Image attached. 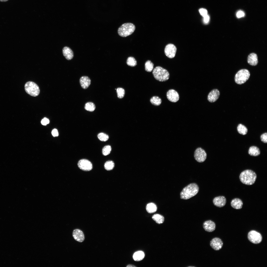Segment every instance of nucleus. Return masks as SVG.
Masks as SVG:
<instances>
[{
	"mask_svg": "<svg viewBox=\"0 0 267 267\" xmlns=\"http://www.w3.org/2000/svg\"><path fill=\"white\" fill-rule=\"evenodd\" d=\"M127 267H136V266H134V265H128L127 266Z\"/></svg>",
	"mask_w": 267,
	"mask_h": 267,
	"instance_id": "obj_40",
	"label": "nucleus"
},
{
	"mask_svg": "<svg viewBox=\"0 0 267 267\" xmlns=\"http://www.w3.org/2000/svg\"><path fill=\"white\" fill-rule=\"evenodd\" d=\"M135 28V26L132 23H124L119 28L118 30V33L120 36L125 37L132 34L134 31Z\"/></svg>",
	"mask_w": 267,
	"mask_h": 267,
	"instance_id": "obj_4",
	"label": "nucleus"
},
{
	"mask_svg": "<svg viewBox=\"0 0 267 267\" xmlns=\"http://www.w3.org/2000/svg\"><path fill=\"white\" fill-rule=\"evenodd\" d=\"M166 96L168 99L173 102H177L179 99V96L178 92L173 89L169 90L167 93Z\"/></svg>",
	"mask_w": 267,
	"mask_h": 267,
	"instance_id": "obj_11",
	"label": "nucleus"
},
{
	"mask_svg": "<svg viewBox=\"0 0 267 267\" xmlns=\"http://www.w3.org/2000/svg\"><path fill=\"white\" fill-rule=\"evenodd\" d=\"M146 210L147 212L150 213H154L156 211L157 207L156 205L154 203H148L146 206Z\"/></svg>",
	"mask_w": 267,
	"mask_h": 267,
	"instance_id": "obj_23",
	"label": "nucleus"
},
{
	"mask_svg": "<svg viewBox=\"0 0 267 267\" xmlns=\"http://www.w3.org/2000/svg\"><path fill=\"white\" fill-rule=\"evenodd\" d=\"M199 188L197 184L191 183L184 188L180 194L181 199L187 200L196 195L198 193Z\"/></svg>",
	"mask_w": 267,
	"mask_h": 267,
	"instance_id": "obj_1",
	"label": "nucleus"
},
{
	"mask_svg": "<svg viewBox=\"0 0 267 267\" xmlns=\"http://www.w3.org/2000/svg\"><path fill=\"white\" fill-rule=\"evenodd\" d=\"M24 89L28 94L32 96H37L40 93V89L38 86L32 81L27 82L25 85Z\"/></svg>",
	"mask_w": 267,
	"mask_h": 267,
	"instance_id": "obj_5",
	"label": "nucleus"
},
{
	"mask_svg": "<svg viewBox=\"0 0 267 267\" xmlns=\"http://www.w3.org/2000/svg\"><path fill=\"white\" fill-rule=\"evenodd\" d=\"M226 200L225 197L223 196L215 197L213 199V202L215 206L219 207L224 206L225 205Z\"/></svg>",
	"mask_w": 267,
	"mask_h": 267,
	"instance_id": "obj_14",
	"label": "nucleus"
},
{
	"mask_svg": "<svg viewBox=\"0 0 267 267\" xmlns=\"http://www.w3.org/2000/svg\"><path fill=\"white\" fill-rule=\"evenodd\" d=\"M98 138L101 141H105L107 140L109 138L108 135L104 133H100L97 135Z\"/></svg>",
	"mask_w": 267,
	"mask_h": 267,
	"instance_id": "obj_32",
	"label": "nucleus"
},
{
	"mask_svg": "<svg viewBox=\"0 0 267 267\" xmlns=\"http://www.w3.org/2000/svg\"><path fill=\"white\" fill-rule=\"evenodd\" d=\"M220 95V92L218 89H213L208 94V100L210 102H214L218 99Z\"/></svg>",
	"mask_w": 267,
	"mask_h": 267,
	"instance_id": "obj_13",
	"label": "nucleus"
},
{
	"mask_svg": "<svg viewBox=\"0 0 267 267\" xmlns=\"http://www.w3.org/2000/svg\"><path fill=\"white\" fill-rule=\"evenodd\" d=\"M127 65L132 67H134L137 65V62L135 59L132 57H130L127 58Z\"/></svg>",
	"mask_w": 267,
	"mask_h": 267,
	"instance_id": "obj_29",
	"label": "nucleus"
},
{
	"mask_svg": "<svg viewBox=\"0 0 267 267\" xmlns=\"http://www.w3.org/2000/svg\"><path fill=\"white\" fill-rule=\"evenodd\" d=\"M203 227L206 231L211 232L215 230L216 224L215 222L211 220H207L203 223Z\"/></svg>",
	"mask_w": 267,
	"mask_h": 267,
	"instance_id": "obj_16",
	"label": "nucleus"
},
{
	"mask_svg": "<svg viewBox=\"0 0 267 267\" xmlns=\"http://www.w3.org/2000/svg\"><path fill=\"white\" fill-rule=\"evenodd\" d=\"M199 12L200 15L203 17L207 15V11L205 9L200 8L199 10Z\"/></svg>",
	"mask_w": 267,
	"mask_h": 267,
	"instance_id": "obj_35",
	"label": "nucleus"
},
{
	"mask_svg": "<svg viewBox=\"0 0 267 267\" xmlns=\"http://www.w3.org/2000/svg\"><path fill=\"white\" fill-rule=\"evenodd\" d=\"M73 236L76 241L80 242H83L85 239L84 234L83 231L79 229L74 230L72 233Z\"/></svg>",
	"mask_w": 267,
	"mask_h": 267,
	"instance_id": "obj_15",
	"label": "nucleus"
},
{
	"mask_svg": "<svg viewBox=\"0 0 267 267\" xmlns=\"http://www.w3.org/2000/svg\"><path fill=\"white\" fill-rule=\"evenodd\" d=\"M111 149V147L109 145L105 146L104 147L102 150L103 154L105 156L107 155L110 153Z\"/></svg>",
	"mask_w": 267,
	"mask_h": 267,
	"instance_id": "obj_31",
	"label": "nucleus"
},
{
	"mask_svg": "<svg viewBox=\"0 0 267 267\" xmlns=\"http://www.w3.org/2000/svg\"><path fill=\"white\" fill-rule=\"evenodd\" d=\"M116 92L118 98L121 99L124 97L125 94V91L124 89L121 88H118L116 89Z\"/></svg>",
	"mask_w": 267,
	"mask_h": 267,
	"instance_id": "obj_33",
	"label": "nucleus"
},
{
	"mask_svg": "<svg viewBox=\"0 0 267 267\" xmlns=\"http://www.w3.org/2000/svg\"><path fill=\"white\" fill-rule=\"evenodd\" d=\"M195 159L199 162H202L206 160L207 157L206 153L205 151L200 147L197 148L194 153Z\"/></svg>",
	"mask_w": 267,
	"mask_h": 267,
	"instance_id": "obj_8",
	"label": "nucleus"
},
{
	"mask_svg": "<svg viewBox=\"0 0 267 267\" xmlns=\"http://www.w3.org/2000/svg\"><path fill=\"white\" fill-rule=\"evenodd\" d=\"M105 169L107 170H112L114 166V164L112 161H108L106 162L104 165Z\"/></svg>",
	"mask_w": 267,
	"mask_h": 267,
	"instance_id": "obj_30",
	"label": "nucleus"
},
{
	"mask_svg": "<svg viewBox=\"0 0 267 267\" xmlns=\"http://www.w3.org/2000/svg\"><path fill=\"white\" fill-rule=\"evenodd\" d=\"M176 51V47L174 44H167L164 49V52L166 55L170 58H173L175 57Z\"/></svg>",
	"mask_w": 267,
	"mask_h": 267,
	"instance_id": "obj_10",
	"label": "nucleus"
},
{
	"mask_svg": "<svg viewBox=\"0 0 267 267\" xmlns=\"http://www.w3.org/2000/svg\"><path fill=\"white\" fill-rule=\"evenodd\" d=\"M150 101L153 105L156 106H158L161 104L162 100L159 97L154 96L151 99Z\"/></svg>",
	"mask_w": 267,
	"mask_h": 267,
	"instance_id": "obj_26",
	"label": "nucleus"
},
{
	"mask_svg": "<svg viewBox=\"0 0 267 267\" xmlns=\"http://www.w3.org/2000/svg\"><path fill=\"white\" fill-rule=\"evenodd\" d=\"M250 75V72L248 70L245 69H241L236 74L235 81L238 84H244L248 80Z\"/></svg>",
	"mask_w": 267,
	"mask_h": 267,
	"instance_id": "obj_6",
	"label": "nucleus"
},
{
	"mask_svg": "<svg viewBox=\"0 0 267 267\" xmlns=\"http://www.w3.org/2000/svg\"><path fill=\"white\" fill-rule=\"evenodd\" d=\"M249 154L252 156H257L260 155V152L259 149L255 146L250 147L248 151Z\"/></svg>",
	"mask_w": 267,
	"mask_h": 267,
	"instance_id": "obj_21",
	"label": "nucleus"
},
{
	"mask_svg": "<svg viewBox=\"0 0 267 267\" xmlns=\"http://www.w3.org/2000/svg\"><path fill=\"white\" fill-rule=\"evenodd\" d=\"M247 62L250 65L255 66L258 64V62L257 55L254 53L250 54L248 56Z\"/></svg>",
	"mask_w": 267,
	"mask_h": 267,
	"instance_id": "obj_19",
	"label": "nucleus"
},
{
	"mask_svg": "<svg viewBox=\"0 0 267 267\" xmlns=\"http://www.w3.org/2000/svg\"><path fill=\"white\" fill-rule=\"evenodd\" d=\"M62 52L63 55L67 60H70L73 58V53L69 47L67 46L64 47L63 49Z\"/></svg>",
	"mask_w": 267,
	"mask_h": 267,
	"instance_id": "obj_18",
	"label": "nucleus"
},
{
	"mask_svg": "<svg viewBox=\"0 0 267 267\" xmlns=\"http://www.w3.org/2000/svg\"><path fill=\"white\" fill-rule=\"evenodd\" d=\"M267 133H264L262 134L260 136L261 141L264 143H267Z\"/></svg>",
	"mask_w": 267,
	"mask_h": 267,
	"instance_id": "obj_34",
	"label": "nucleus"
},
{
	"mask_svg": "<svg viewBox=\"0 0 267 267\" xmlns=\"http://www.w3.org/2000/svg\"><path fill=\"white\" fill-rule=\"evenodd\" d=\"M85 109L89 111L92 112L95 109V104L91 102H88L86 103L85 106Z\"/></svg>",
	"mask_w": 267,
	"mask_h": 267,
	"instance_id": "obj_27",
	"label": "nucleus"
},
{
	"mask_svg": "<svg viewBox=\"0 0 267 267\" xmlns=\"http://www.w3.org/2000/svg\"><path fill=\"white\" fill-rule=\"evenodd\" d=\"M78 165L81 169L85 171H90L92 168V165L91 162L86 159L80 160L78 162Z\"/></svg>",
	"mask_w": 267,
	"mask_h": 267,
	"instance_id": "obj_9",
	"label": "nucleus"
},
{
	"mask_svg": "<svg viewBox=\"0 0 267 267\" xmlns=\"http://www.w3.org/2000/svg\"><path fill=\"white\" fill-rule=\"evenodd\" d=\"M153 74L155 78L160 82H164L169 78L170 74L166 69L160 66L155 67L153 71Z\"/></svg>",
	"mask_w": 267,
	"mask_h": 267,
	"instance_id": "obj_3",
	"label": "nucleus"
},
{
	"mask_svg": "<svg viewBox=\"0 0 267 267\" xmlns=\"http://www.w3.org/2000/svg\"><path fill=\"white\" fill-rule=\"evenodd\" d=\"M248 239L252 243L255 244L260 243L262 239V236L258 232L254 230L250 231L248 234Z\"/></svg>",
	"mask_w": 267,
	"mask_h": 267,
	"instance_id": "obj_7",
	"label": "nucleus"
},
{
	"mask_svg": "<svg viewBox=\"0 0 267 267\" xmlns=\"http://www.w3.org/2000/svg\"><path fill=\"white\" fill-rule=\"evenodd\" d=\"M91 80L88 77L82 76L80 78L79 82L82 88L84 89L88 88L91 83Z\"/></svg>",
	"mask_w": 267,
	"mask_h": 267,
	"instance_id": "obj_17",
	"label": "nucleus"
},
{
	"mask_svg": "<svg viewBox=\"0 0 267 267\" xmlns=\"http://www.w3.org/2000/svg\"><path fill=\"white\" fill-rule=\"evenodd\" d=\"M52 134L54 136H58V133L57 130L56 129H53L52 131Z\"/></svg>",
	"mask_w": 267,
	"mask_h": 267,
	"instance_id": "obj_39",
	"label": "nucleus"
},
{
	"mask_svg": "<svg viewBox=\"0 0 267 267\" xmlns=\"http://www.w3.org/2000/svg\"><path fill=\"white\" fill-rule=\"evenodd\" d=\"M145 254L143 252L141 251H138L134 253L133 256L134 260L135 261H140L144 258Z\"/></svg>",
	"mask_w": 267,
	"mask_h": 267,
	"instance_id": "obj_22",
	"label": "nucleus"
},
{
	"mask_svg": "<svg viewBox=\"0 0 267 267\" xmlns=\"http://www.w3.org/2000/svg\"><path fill=\"white\" fill-rule=\"evenodd\" d=\"M154 220L158 224L162 223L164 221V217L162 215L156 214L154 215L152 217Z\"/></svg>",
	"mask_w": 267,
	"mask_h": 267,
	"instance_id": "obj_24",
	"label": "nucleus"
},
{
	"mask_svg": "<svg viewBox=\"0 0 267 267\" xmlns=\"http://www.w3.org/2000/svg\"><path fill=\"white\" fill-rule=\"evenodd\" d=\"M203 22L205 24L207 23L210 20V17L208 14L203 17Z\"/></svg>",
	"mask_w": 267,
	"mask_h": 267,
	"instance_id": "obj_38",
	"label": "nucleus"
},
{
	"mask_svg": "<svg viewBox=\"0 0 267 267\" xmlns=\"http://www.w3.org/2000/svg\"><path fill=\"white\" fill-rule=\"evenodd\" d=\"M236 16L238 18H241L245 16V13L243 11L239 10L237 12Z\"/></svg>",
	"mask_w": 267,
	"mask_h": 267,
	"instance_id": "obj_36",
	"label": "nucleus"
},
{
	"mask_svg": "<svg viewBox=\"0 0 267 267\" xmlns=\"http://www.w3.org/2000/svg\"><path fill=\"white\" fill-rule=\"evenodd\" d=\"M49 120L47 118L44 117L43 119L41 121V124L44 125H46L47 124L49 123Z\"/></svg>",
	"mask_w": 267,
	"mask_h": 267,
	"instance_id": "obj_37",
	"label": "nucleus"
},
{
	"mask_svg": "<svg viewBox=\"0 0 267 267\" xmlns=\"http://www.w3.org/2000/svg\"><path fill=\"white\" fill-rule=\"evenodd\" d=\"M237 130L239 134L243 135H245L246 134L248 131L246 127L241 124H239L238 125L237 127Z\"/></svg>",
	"mask_w": 267,
	"mask_h": 267,
	"instance_id": "obj_25",
	"label": "nucleus"
},
{
	"mask_svg": "<svg viewBox=\"0 0 267 267\" xmlns=\"http://www.w3.org/2000/svg\"><path fill=\"white\" fill-rule=\"evenodd\" d=\"M210 245L214 249L219 250L222 247L223 243L221 239L218 238H215L211 241Z\"/></svg>",
	"mask_w": 267,
	"mask_h": 267,
	"instance_id": "obj_12",
	"label": "nucleus"
},
{
	"mask_svg": "<svg viewBox=\"0 0 267 267\" xmlns=\"http://www.w3.org/2000/svg\"><path fill=\"white\" fill-rule=\"evenodd\" d=\"M257 178V175L253 171L246 170L240 174L239 178L243 183L248 185H252L254 183Z\"/></svg>",
	"mask_w": 267,
	"mask_h": 267,
	"instance_id": "obj_2",
	"label": "nucleus"
},
{
	"mask_svg": "<svg viewBox=\"0 0 267 267\" xmlns=\"http://www.w3.org/2000/svg\"><path fill=\"white\" fill-rule=\"evenodd\" d=\"M9 0H0V1L2 2H5Z\"/></svg>",
	"mask_w": 267,
	"mask_h": 267,
	"instance_id": "obj_41",
	"label": "nucleus"
},
{
	"mask_svg": "<svg viewBox=\"0 0 267 267\" xmlns=\"http://www.w3.org/2000/svg\"><path fill=\"white\" fill-rule=\"evenodd\" d=\"M243 204L242 201L238 198L233 199L231 202V206L233 208L237 209H241L242 208Z\"/></svg>",
	"mask_w": 267,
	"mask_h": 267,
	"instance_id": "obj_20",
	"label": "nucleus"
},
{
	"mask_svg": "<svg viewBox=\"0 0 267 267\" xmlns=\"http://www.w3.org/2000/svg\"><path fill=\"white\" fill-rule=\"evenodd\" d=\"M154 66V64L151 61L148 60L145 64V70L148 72H151L153 69Z\"/></svg>",
	"mask_w": 267,
	"mask_h": 267,
	"instance_id": "obj_28",
	"label": "nucleus"
}]
</instances>
